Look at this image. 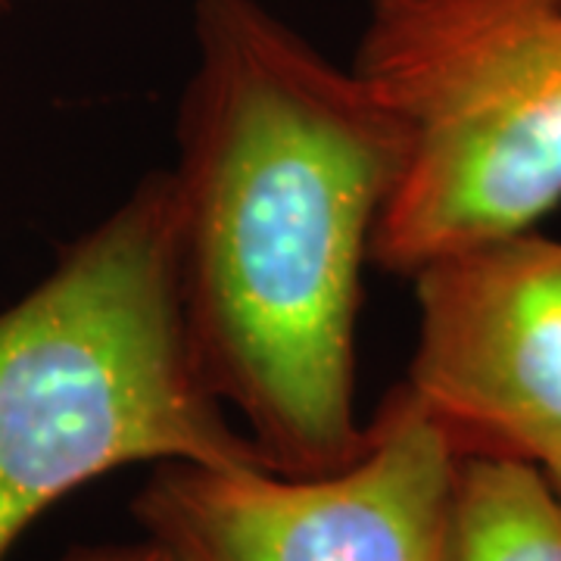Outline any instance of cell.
<instances>
[{"mask_svg":"<svg viewBox=\"0 0 561 561\" xmlns=\"http://www.w3.org/2000/svg\"><path fill=\"white\" fill-rule=\"evenodd\" d=\"M194 47L169 172L187 341L268 471L328 474L368 434L356 324L400 128L260 0H197Z\"/></svg>","mask_w":561,"mask_h":561,"instance_id":"6da1fadb","label":"cell"},{"mask_svg":"<svg viewBox=\"0 0 561 561\" xmlns=\"http://www.w3.org/2000/svg\"><path fill=\"white\" fill-rule=\"evenodd\" d=\"M144 461L262 465L187 341L169 172L0 312V561L50 505Z\"/></svg>","mask_w":561,"mask_h":561,"instance_id":"7a4b0ae2","label":"cell"},{"mask_svg":"<svg viewBox=\"0 0 561 561\" xmlns=\"http://www.w3.org/2000/svg\"><path fill=\"white\" fill-rule=\"evenodd\" d=\"M350 66L402 138L375 265L412 278L561 203V0H371Z\"/></svg>","mask_w":561,"mask_h":561,"instance_id":"3957f363","label":"cell"},{"mask_svg":"<svg viewBox=\"0 0 561 561\" xmlns=\"http://www.w3.org/2000/svg\"><path fill=\"white\" fill-rule=\"evenodd\" d=\"M456 461L446 431L400 383L337 471L165 461L135 515L179 561H443Z\"/></svg>","mask_w":561,"mask_h":561,"instance_id":"277c9868","label":"cell"},{"mask_svg":"<svg viewBox=\"0 0 561 561\" xmlns=\"http://www.w3.org/2000/svg\"><path fill=\"white\" fill-rule=\"evenodd\" d=\"M409 393L459 456H561V241L537 228L471 243L412 275Z\"/></svg>","mask_w":561,"mask_h":561,"instance_id":"5b68a950","label":"cell"},{"mask_svg":"<svg viewBox=\"0 0 561 561\" xmlns=\"http://www.w3.org/2000/svg\"><path fill=\"white\" fill-rule=\"evenodd\" d=\"M443 561H561V493L537 461L459 456Z\"/></svg>","mask_w":561,"mask_h":561,"instance_id":"8992f818","label":"cell"},{"mask_svg":"<svg viewBox=\"0 0 561 561\" xmlns=\"http://www.w3.org/2000/svg\"><path fill=\"white\" fill-rule=\"evenodd\" d=\"M62 561H179L165 546L157 540L119 542V546H91V549H76Z\"/></svg>","mask_w":561,"mask_h":561,"instance_id":"52a82bcc","label":"cell"},{"mask_svg":"<svg viewBox=\"0 0 561 561\" xmlns=\"http://www.w3.org/2000/svg\"><path fill=\"white\" fill-rule=\"evenodd\" d=\"M542 471H546V474H549V478H552V483H556V490H559L561 493V456H556V459H549L546 461V465H540Z\"/></svg>","mask_w":561,"mask_h":561,"instance_id":"ba28073f","label":"cell"}]
</instances>
